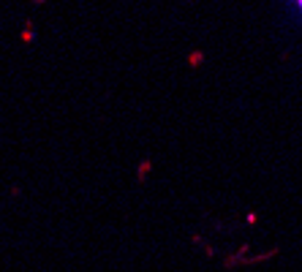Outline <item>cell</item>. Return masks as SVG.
Wrapping results in <instances>:
<instances>
[{"label":"cell","mask_w":302,"mask_h":272,"mask_svg":"<svg viewBox=\"0 0 302 272\" xmlns=\"http://www.w3.org/2000/svg\"><path fill=\"white\" fill-rule=\"evenodd\" d=\"M297 3H300V6H302V0H297Z\"/></svg>","instance_id":"1"}]
</instances>
